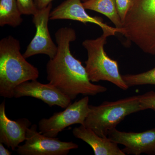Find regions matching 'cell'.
<instances>
[{"label": "cell", "mask_w": 155, "mask_h": 155, "mask_svg": "<svg viewBox=\"0 0 155 155\" xmlns=\"http://www.w3.org/2000/svg\"><path fill=\"white\" fill-rule=\"evenodd\" d=\"M72 134L76 138L85 142L93 150L95 155H125L118 144L111 141L108 137L100 136L94 131L81 125L72 130Z\"/></svg>", "instance_id": "cell-13"}, {"label": "cell", "mask_w": 155, "mask_h": 155, "mask_svg": "<svg viewBox=\"0 0 155 155\" xmlns=\"http://www.w3.org/2000/svg\"><path fill=\"white\" fill-rule=\"evenodd\" d=\"M31 125L26 118L11 120L6 115L5 101L0 104V143L13 150H16L25 141L27 130Z\"/></svg>", "instance_id": "cell-12"}, {"label": "cell", "mask_w": 155, "mask_h": 155, "mask_svg": "<svg viewBox=\"0 0 155 155\" xmlns=\"http://www.w3.org/2000/svg\"><path fill=\"white\" fill-rule=\"evenodd\" d=\"M122 78L128 87L137 85H155V67L147 72L136 74L122 75Z\"/></svg>", "instance_id": "cell-16"}, {"label": "cell", "mask_w": 155, "mask_h": 155, "mask_svg": "<svg viewBox=\"0 0 155 155\" xmlns=\"http://www.w3.org/2000/svg\"><path fill=\"white\" fill-rule=\"evenodd\" d=\"M111 36L109 32H103L97 38L83 42L82 45L87 54L85 69L92 82L107 81L123 90H127L129 87L120 74L118 62L110 58L104 49L107 38Z\"/></svg>", "instance_id": "cell-5"}, {"label": "cell", "mask_w": 155, "mask_h": 155, "mask_svg": "<svg viewBox=\"0 0 155 155\" xmlns=\"http://www.w3.org/2000/svg\"><path fill=\"white\" fill-rule=\"evenodd\" d=\"M84 8L106 16L115 27L122 29V23L119 16L115 0H88L83 2Z\"/></svg>", "instance_id": "cell-14"}, {"label": "cell", "mask_w": 155, "mask_h": 155, "mask_svg": "<svg viewBox=\"0 0 155 155\" xmlns=\"http://www.w3.org/2000/svg\"><path fill=\"white\" fill-rule=\"evenodd\" d=\"M117 10L122 23H124L128 11L134 0H115Z\"/></svg>", "instance_id": "cell-19"}, {"label": "cell", "mask_w": 155, "mask_h": 155, "mask_svg": "<svg viewBox=\"0 0 155 155\" xmlns=\"http://www.w3.org/2000/svg\"><path fill=\"white\" fill-rule=\"evenodd\" d=\"M88 96L71 103L64 111L54 113L50 118H43L38 122L42 134L56 137L59 133L74 124L83 125L89 111Z\"/></svg>", "instance_id": "cell-6"}, {"label": "cell", "mask_w": 155, "mask_h": 155, "mask_svg": "<svg viewBox=\"0 0 155 155\" xmlns=\"http://www.w3.org/2000/svg\"><path fill=\"white\" fill-rule=\"evenodd\" d=\"M121 34L143 52L155 55V0H134Z\"/></svg>", "instance_id": "cell-3"}, {"label": "cell", "mask_w": 155, "mask_h": 155, "mask_svg": "<svg viewBox=\"0 0 155 155\" xmlns=\"http://www.w3.org/2000/svg\"><path fill=\"white\" fill-rule=\"evenodd\" d=\"M17 2L22 15L33 16L38 11L35 0H17Z\"/></svg>", "instance_id": "cell-17"}, {"label": "cell", "mask_w": 155, "mask_h": 155, "mask_svg": "<svg viewBox=\"0 0 155 155\" xmlns=\"http://www.w3.org/2000/svg\"><path fill=\"white\" fill-rule=\"evenodd\" d=\"M88 1V0H81V1H82L83 2H86V1Z\"/></svg>", "instance_id": "cell-22"}, {"label": "cell", "mask_w": 155, "mask_h": 155, "mask_svg": "<svg viewBox=\"0 0 155 155\" xmlns=\"http://www.w3.org/2000/svg\"><path fill=\"white\" fill-rule=\"evenodd\" d=\"M54 0H35V5L38 10H41L48 7Z\"/></svg>", "instance_id": "cell-20"}, {"label": "cell", "mask_w": 155, "mask_h": 155, "mask_svg": "<svg viewBox=\"0 0 155 155\" xmlns=\"http://www.w3.org/2000/svg\"><path fill=\"white\" fill-rule=\"evenodd\" d=\"M141 111L139 95L115 101H104L98 106L90 105L89 111L83 125L100 136L107 137L109 132L126 116Z\"/></svg>", "instance_id": "cell-4"}, {"label": "cell", "mask_w": 155, "mask_h": 155, "mask_svg": "<svg viewBox=\"0 0 155 155\" xmlns=\"http://www.w3.org/2000/svg\"><path fill=\"white\" fill-rule=\"evenodd\" d=\"M30 97L41 100L49 107L57 106L65 109L72 100L49 83L43 84L37 80L25 81L14 90V97Z\"/></svg>", "instance_id": "cell-10"}, {"label": "cell", "mask_w": 155, "mask_h": 155, "mask_svg": "<svg viewBox=\"0 0 155 155\" xmlns=\"http://www.w3.org/2000/svg\"><path fill=\"white\" fill-rule=\"evenodd\" d=\"M85 10L81 0H66L51 11L50 20L69 19L85 24L94 23L99 26L103 32H109L112 36L116 33H122V29L108 25L101 17L90 16Z\"/></svg>", "instance_id": "cell-11"}, {"label": "cell", "mask_w": 155, "mask_h": 155, "mask_svg": "<svg viewBox=\"0 0 155 155\" xmlns=\"http://www.w3.org/2000/svg\"><path fill=\"white\" fill-rule=\"evenodd\" d=\"M38 126L31 125L26 133L25 143L16 149L20 155H67L71 150L78 148L72 141H61L56 137H49L38 131Z\"/></svg>", "instance_id": "cell-7"}, {"label": "cell", "mask_w": 155, "mask_h": 155, "mask_svg": "<svg viewBox=\"0 0 155 155\" xmlns=\"http://www.w3.org/2000/svg\"><path fill=\"white\" fill-rule=\"evenodd\" d=\"M108 137L124 146L122 150L125 154L155 155V127L140 132L121 131L115 128L109 132Z\"/></svg>", "instance_id": "cell-9"}, {"label": "cell", "mask_w": 155, "mask_h": 155, "mask_svg": "<svg viewBox=\"0 0 155 155\" xmlns=\"http://www.w3.org/2000/svg\"><path fill=\"white\" fill-rule=\"evenodd\" d=\"M52 8L51 3L46 8L38 10L33 15L32 22L36 32L23 54L26 59L40 54L46 55L50 59L55 56L58 46L51 37L48 26Z\"/></svg>", "instance_id": "cell-8"}, {"label": "cell", "mask_w": 155, "mask_h": 155, "mask_svg": "<svg viewBox=\"0 0 155 155\" xmlns=\"http://www.w3.org/2000/svg\"><path fill=\"white\" fill-rule=\"evenodd\" d=\"M2 143H0V155H11L12 153L4 147Z\"/></svg>", "instance_id": "cell-21"}, {"label": "cell", "mask_w": 155, "mask_h": 155, "mask_svg": "<svg viewBox=\"0 0 155 155\" xmlns=\"http://www.w3.org/2000/svg\"><path fill=\"white\" fill-rule=\"evenodd\" d=\"M17 0H0V26L17 27L23 22Z\"/></svg>", "instance_id": "cell-15"}, {"label": "cell", "mask_w": 155, "mask_h": 155, "mask_svg": "<svg viewBox=\"0 0 155 155\" xmlns=\"http://www.w3.org/2000/svg\"><path fill=\"white\" fill-rule=\"evenodd\" d=\"M55 37L58 50L54 58L48 61L46 68L48 83L72 101L79 94L95 96L107 91L105 87L90 80L85 67L71 53L70 44L76 40L75 30L62 27L56 31Z\"/></svg>", "instance_id": "cell-1"}, {"label": "cell", "mask_w": 155, "mask_h": 155, "mask_svg": "<svg viewBox=\"0 0 155 155\" xmlns=\"http://www.w3.org/2000/svg\"><path fill=\"white\" fill-rule=\"evenodd\" d=\"M19 41L9 35L0 41V96L14 97V90L25 81L37 80L38 69L20 52Z\"/></svg>", "instance_id": "cell-2"}, {"label": "cell", "mask_w": 155, "mask_h": 155, "mask_svg": "<svg viewBox=\"0 0 155 155\" xmlns=\"http://www.w3.org/2000/svg\"><path fill=\"white\" fill-rule=\"evenodd\" d=\"M140 106L143 110L151 109L155 111V92H147L139 95Z\"/></svg>", "instance_id": "cell-18"}]
</instances>
